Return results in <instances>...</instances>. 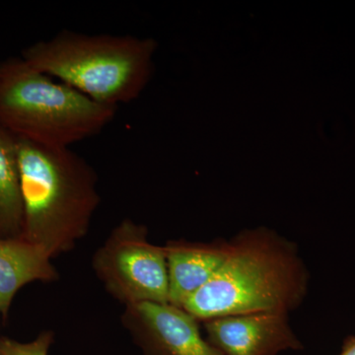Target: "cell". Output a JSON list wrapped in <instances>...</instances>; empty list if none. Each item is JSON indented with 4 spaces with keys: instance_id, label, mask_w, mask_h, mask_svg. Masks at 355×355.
I'll return each mask as SVG.
<instances>
[{
    "instance_id": "6da1fadb",
    "label": "cell",
    "mask_w": 355,
    "mask_h": 355,
    "mask_svg": "<svg viewBox=\"0 0 355 355\" xmlns=\"http://www.w3.org/2000/svg\"><path fill=\"white\" fill-rule=\"evenodd\" d=\"M229 242L219 272L182 309L202 323L254 313L288 314L300 307L310 275L295 243L266 227L243 231Z\"/></svg>"
},
{
    "instance_id": "7a4b0ae2",
    "label": "cell",
    "mask_w": 355,
    "mask_h": 355,
    "mask_svg": "<svg viewBox=\"0 0 355 355\" xmlns=\"http://www.w3.org/2000/svg\"><path fill=\"white\" fill-rule=\"evenodd\" d=\"M23 202L21 240L51 259L69 253L87 235L101 198L94 168L71 148L18 139Z\"/></svg>"
},
{
    "instance_id": "3957f363",
    "label": "cell",
    "mask_w": 355,
    "mask_h": 355,
    "mask_svg": "<svg viewBox=\"0 0 355 355\" xmlns=\"http://www.w3.org/2000/svg\"><path fill=\"white\" fill-rule=\"evenodd\" d=\"M157 44L132 35L64 31L30 44L21 58L96 103L118 109L144 92Z\"/></svg>"
},
{
    "instance_id": "277c9868",
    "label": "cell",
    "mask_w": 355,
    "mask_h": 355,
    "mask_svg": "<svg viewBox=\"0 0 355 355\" xmlns=\"http://www.w3.org/2000/svg\"><path fill=\"white\" fill-rule=\"evenodd\" d=\"M116 110L53 80L21 57L0 62V127L17 139L71 148L108 127Z\"/></svg>"
},
{
    "instance_id": "5b68a950",
    "label": "cell",
    "mask_w": 355,
    "mask_h": 355,
    "mask_svg": "<svg viewBox=\"0 0 355 355\" xmlns=\"http://www.w3.org/2000/svg\"><path fill=\"white\" fill-rule=\"evenodd\" d=\"M92 268L110 295L125 306L169 303L164 246L149 241L146 225L123 219L96 251Z\"/></svg>"
},
{
    "instance_id": "8992f818",
    "label": "cell",
    "mask_w": 355,
    "mask_h": 355,
    "mask_svg": "<svg viewBox=\"0 0 355 355\" xmlns=\"http://www.w3.org/2000/svg\"><path fill=\"white\" fill-rule=\"evenodd\" d=\"M121 323L146 355H222L203 338L200 322L170 303L125 306Z\"/></svg>"
},
{
    "instance_id": "52a82bcc",
    "label": "cell",
    "mask_w": 355,
    "mask_h": 355,
    "mask_svg": "<svg viewBox=\"0 0 355 355\" xmlns=\"http://www.w3.org/2000/svg\"><path fill=\"white\" fill-rule=\"evenodd\" d=\"M202 326L207 342L222 355H277L302 349L286 313L214 318Z\"/></svg>"
},
{
    "instance_id": "ba28073f",
    "label": "cell",
    "mask_w": 355,
    "mask_h": 355,
    "mask_svg": "<svg viewBox=\"0 0 355 355\" xmlns=\"http://www.w3.org/2000/svg\"><path fill=\"white\" fill-rule=\"evenodd\" d=\"M169 277V303L182 307L220 270L230 251V242L168 241L164 246Z\"/></svg>"
},
{
    "instance_id": "9c48e42d",
    "label": "cell",
    "mask_w": 355,
    "mask_h": 355,
    "mask_svg": "<svg viewBox=\"0 0 355 355\" xmlns=\"http://www.w3.org/2000/svg\"><path fill=\"white\" fill-rule=\"evenodd\" d=\"M43 248L21 239H0V322L6 323L17 292L32 282H57L60 275Z\"/></svg>"
},
{
    "instance_id": "30bf717a",
    "label": "cell",
    "mask_w": 355,
    "mask_h": 355,
    "mask_svg": "<svg viewBox=\"0 0 355 355\" xmlns=\"http://www.w3.org/2000/svg\"><path fill=\"white\" fill-rule=\"evenodd\" d=\"M22 231L18 139L0 127V239H21Z\"/></svg>"
},
{
    "instance_id": "8fae6325",
    "label": "cell",
    "mask_w": 355,
    "mask_h": 355,
    "mask_svg": "<svg viewBox=\"0 0 355 355\" xmlns=\"http://www.w3.org/2000/svg\"><path fill=\"white\" fill-rule=\"evenodd\" d=\"M53 333L44 331L34 340L20 343L7 336H0V355H48Z\"/></svg>"
},
{
    "instance_id": "7c38bea8",
    "label": "cell",
    "mask_w": 355,
    "mask_h": 355,
    "mask_svg": "<svg viewBox=\"0 0 355 355\" xmlns=\"http://www.w3.org/2000/svg\"><path fill=\"white\" fill-rule=\"evenodd\" d=\"M338 355H355V336H350L345 340L342 352Z\"/></svg>"
}]
</instances>
